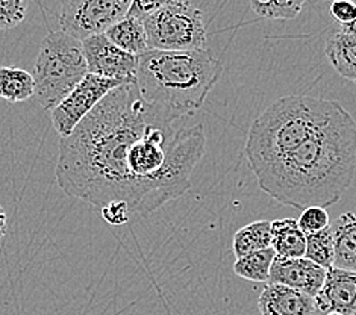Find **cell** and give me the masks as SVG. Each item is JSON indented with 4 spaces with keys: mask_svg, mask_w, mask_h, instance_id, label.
<instances>
[{
    "mask_svg": "<svg viewBox=\"0 0 356 315\" xmlns=\"http://www.w3.org/2000/svg\"><path fill=\"white\" fill-rule=\"evenodd\" d=\"M100 212L106 223L113 225V226H120V225L128 223L131 218V214H132L129 205L124 202L109 203V205L102 208Z\"/></svg>",
    "mask_w": 356,
    "mask_h": 315,
    "instance_id": "obj_24",
    "label": "cell"
},
{
    "mask_svg": "<svg viewBox=\"0 0 356 315\" xmlns=\"http://www.w3.org/2000/svg\"><path fill=\"white\" fill-rule=\"evenodd\" d=\"M276 258L275 250L268 249L238 258L234 264V273L252 282H268L271 264Z\"/></svg>",
    "mask_w": 356,
    "mask_h": 315,
    "instance_id": "obj_19",
    "label": "cell"
},
{
    "mask_svg": "<svg viewBox=\"0 0 356 315\" xmlns=\"http://www.w3.org/2000/svg\"><path fill=\"white\" fill-rule=\"evenodd\" d=\"M29 0H0V31L13 29L24 20Z\"/></svg>",
    "mask_w": 356,
    "mask_h": 315,
    "instance_id": "obj_22",
    "label": "cell"
},
{
    "mask_svg": "<svg viewBox=\"0 0 356 315\" xmlns=\"http://www.w3.org/2000/svg\"><path fill=\"white\" fill-rule=\"evenodd\" d=\"M329 13L341 24H349L356 20V3L352 0H335L330 3Z\"/></svg>",
    "mask_w": 356,
    "mask_h": 315,
    "instance_id": "obj_26",
    "label": "cell"
},
{
    "mask_svg": "<svg viewBox=\"0 0 356 315\" xmlns=\"http://www.w3.org/2000/svg\"><path fill=\"white\" fill-rule=\"evenodd\" d=\"M143 23L150 50L207 49L203 13L186 0H170Z\"/></svg>",
    "mask_w": 356,
    "mask_h": 315,
    "instance_id": "obj_6",
    "label": "cell"
},
{
    "mask_svg": "<svg viewBox=\"0 0 356 315\" xmlns=\"http://www.w3.org/2000/svg\"><path fill=\"white\" fill-rule=\"evenodd\" d=\"M258 309L261 315H314L317 311L314 297L279 284L264 286Z\"/></svg>",
    "mask_w": 356,
    "mask_h": 315,
    "instance_id": "obj_12",
    "label": "cell"
},
{
    "mask_svg": "<svg viewBox=\"0 0 356 315\" xmlns=\"http://www.w3.org/2000/svg\"><path fill=\"white\" fill-rule=\"evenodd\" d=\"M175 122L144 100L135 82L115 88L61 140L59 188L100 209L124 202L141 217L181 197L191 188L207 137L203 124L176 129Z\"/></svg>",
    "mask_w": 356,
    "mask_h": 315,
    "instance_id": "obj_1",
    "label": "cell"
},
{
    "mask_svg": "<svg viewBox=\"0 0 356 315\" xmlns=\"http://www.w3.org/2000/svg\"><path fill=\"white\" fill-rule=\"evenodd\" d=\"M326 58L341 78L356 83V41L335 32L326 42Z\"/></svg>",
    "mask_w": 356,
    "mask_h": 315,
    "instance_id": "obj_16",
    "label": "cell"
},
{
    "mask_svg": "<svg viewBox=\"0 0 356 315\" xmlns=\"http://www.w3.org/2000/svg\"><path fill=\"white\" fill-rule=\"evenodd\" d=\"M124 83L128 82L100 78V76L88 73L61 104L50 111L52 124L59 137H70L78 124L105 99V96Z\"/></svg>",
    "mask_w": 356,
    "mask_h": 315,
    "instance_id": "obj_8",
    "label": "cell"
},
{
    "mask_svg": "<svg viewBox=\"0 0 356 315\" xmlns=\"http://www.w3.org/2000/svg\"><path fill=\"white\" fill-rule=\"evenodd\" d=\"M330 227L335 241L334 267L356 271V211L344 212Z\"/></svg>",
    "mask_w": 356,
    "mask_h": 315,
    "instance_id": "obj_13",
    "label": "cell"
},
{
    "mask_svg": "<svg viewBox=\"0 0 356 315\" xmlns=\"http://www.w3.org/2000/svg\"><path fill=\"white\" fill-rule=\"evenodd\" d=\"M341 109L335 100L309 96H285L273 102L253 122L245 140V156L252 172H259L302 146Z\"/></svg>",
    "mask_w": 356,
    "mask_h": 315,
    "instance_id": "obj_4",
    "label": "cell"
},
{
    "mask_svg": "<svg viewBox=\"0 0 356 315\" xmlns=\"http://www.w3.org/2000/svg\"><path fill=\"white\" fill-rule=\"evenodd\" d=\"M222 72L209 49L149 50L138 56L135 85L144 100L179 120L203 106Z\"/></svg>",
    "mask_w": 356,
    "mask_h": 315,
    "instance_id": "obj_3",
    "label": "cell"
},
{
    "mask_svg": "<svg viewBox=\"0 0 356 315\" xmlns=\"http://www.w3.org/2000/svg\"><path fill=\"white\" fill-rule=\"evenodd\" d=\"M88 73L106 79L135 82L138 56L124 52L108 40L105 33L82 40Z\"/></svg>",
    "mask_w": 356,
    "mask_h": 315,
    "instance_id": "obj_9",
    "label": "cell"
},
{
    "mask_svg": "<svg viewBox=\"0 0 356 315\" xmlns=\"http://www.w3.org/2000/svg\"><path fill=\"white\" fill-rule=\"evenodd\" d=\"M305 0H268L267 3L250 5L262 19L294 20L302 11Z\"/></svg>",
    "mask_w": 356,
    "mask_h": 315,
    "instance_id": "obj_21",
    "label": "cell"
},
{
    "mask_svg": "<svg viewBox=\"0 0 356 315\" xmlns=\"http://www.w3.org/2000/svg\"><path fill=\"white\" fill-rule=\"evenodd\" d=\"M268 0H250V5H255V3H267Z\"/></svg>",
    "mask_w": 356,
    "mask_h": 315,
    "instance_id": "obj_29",
    "label": "cell"
},
{
    "mask_svg": "<svg viewBox=\"0 0 356 315\" xmlns=\"http://www.w3.org/2000/svg\"><path fill=\"white\" fill-rule=\"evenodd\" d=\"M327 270L307 258L277 257L271 264L268 284H279L316 297L325 285Z\"/></svg>",
    "mask_w": 356,
    "mask_h": 315,
    "instance_id": "obj_10",
    "label": "cell"
},
{
    "mask_svg": "<svg viewBox=\"0 0 356 315\" xmlns=\"http://www.w3.org/2000/svg\"><path fill=\"white\" fill-rule=\"evenodd\" d=\"M5 234H6V214L2 205H0V240L5 236Z\"/></svg>",
    "mask_w": 356,
    "mask_h": 315,
    "instance_id": "obj_28",
    "label": "cell"
},
{
    "mask_svg": "<svg viewBox=\"0 0 356 315\" xmlns=\"http://www.w3.org/2000/svg\"><path fill=\"white\" fill-rule=\"evenodd\" d=\"M271 247V221L258 220L235 232L232 250L236 259Z\"/></svg>",
    "mask_w": 356,
    "mask_h": 315,
    "instance_id": "obj_17",
    "label": "cell"
},
{
    "mask_svg": "<svg viewBox=\"0 0 356 315\" xmlns=\"http://www.w3.org/2000/svg\"><path fill=\"white\" fill-rule=\"evenodd\" d=\"M271 249L282 258H303L307 253V234L298 220L277 218L271 221Z\"/></svg>",
    "mask_w": 356,
    "mask_h": 315,
    "instance_id": "obj_14",
    "label": "cell"
},
{
    "mask_svg": "<svg viewBox=\"0 0 356 315\" xmlns=\"http://www.w3.org/2000/svg\"><path fill=\"white\" fill-rule=\"evenodd\" d=\"M170 0H132L129 13L126 17H134L138 20H146L147 17L159 11L161 8L165 6Z\"/></svg>",
    "mask_w": 356,
    "mask_h": 315,
    "instance_id": "obj_25",
    "label": "cell"
},
{
    "mask_svg": "<svg viewBox=\"0 0 356 315\" xmlns=\"http://www.w3.org/2000/svg\"><path fill=\"white\" fill-rule=\"evenodd\" d=\"M356 167V122L341 109L302 146L253 173L259 188L285 207L326 208L349 188Z\"/></svg>",
    "mask_w": 356,
    "mask_h": 315,
    "instance_id": "obj_2",
    "label": "cell"
},
{
    "mask_svg": "<svg viewBox=\"0 0 356 315\" xmlns=\"http://www.w3.org/2000/svg\"><path fill=\"white\" fill-rule=\"evenodd\" d=\"M314 300L317 311L323 314L356 315V271L330 268L323 288Z\"/></svg>",
    "mask_w": 356,
    "mask_h": 315,
    "instance_id": "obj_11",
    "label": "cell"
},
{
    "mask_svg": "<svg viewBox=\"0 0 356 315\" xmlns=\"http://www.w3.org/2000/svg\"><path fill=\"white\" fill-rule=\"evenodd\" d=\"M35 96L32 73L17 67H0V99L10 104L29 100Z\"/></svg>",
    "mask_w": 356,
    "mask_h": 315,
    "instance_id": "obj_18",
    "label": "cell"
},
{
    "mask_svg": "<svg viewBox=\"0 0 356 315\" xmlns=\"http://www.w3.org/2000/svg\"><path fill=\"white\" fill-rule=\"evenodd\" d=\"M298 223L305 234L311 235V234H317L320 231H325L326 227H329L330 217L327 214L326 208L309 207L302 211Z\"/></svg>",
    "mask_w": 356,
    "mask_h": 315,
    "instance_id": "obj_23",
    "label": "cell"
},
{
    "mask_svg": "<svg viewBox=\"0 0 356 315\" xmlns=\"http://www.w3.org/2000/svg\"><path fill=\"white\" fill-rule=\"evenodd\" d=\"M132 0H59L61 31L86 40L105 33L129 13Z\"/></svg>",
    "mask_w": 356,
    "mask_h": 315,
    "instance_id": "obj_7",
    "label": "cell"
},
{
    "mask_svg": "<svg viewBox=\"0 0 356 315\" xmlns=\"http://www.w3.org/2000/svg\"><path fill=\"white\" fill-rule=\"evenodd\" d=\"M321 2H335V0H321Z\"/></svg>",
    "mask_w": 356,
    "mask_h": 315,
    "instance_id": "obj_31",
    "label": "cell"
},
{
    "mask_svg": "<svg viewBox=\"0 0 356 315\" xmlns=\"http://www.w3.org/2000/svg\"><path fill=\"white\" fill-rule=\"evenodd\" d=\"M305 258L327 271L334 268L335 241L332 227L329 226L325 231L307 235V253H305Z\"/></svg>",
    "mask_w": 356,
    "mask_h": 315,
    "instance_id": "obj_20",
    "label": "cell"
},
{
    "mask_svg": "<svg viewBox=\"0 0 356 315\" xmlns=\"http://www.w3.org/2000/svg\"><path fill=\"white\" fill-rule=\"evenodd\" d=\"M340 32H343L344 35H347L349 38L356 41V20H353L349 24H341V29Z\"/></svg>",
    "mask_w": 356,
    "mask_h": 315,
    "instance_id": "obj_27",
    "label": "cell"
},
{
    "mask_svg": "<svg viewBox=\"0 0 356 315\" xmlns=\"http://www.w3.org/2000/svg\"><path fill=\"white\" fill-rule=\"evenodd\" d=\"M105 35L117 47L135 56H140L150 50L144 23L138 19H134V17H124L123 20L117 22L111 28L106 29Z\"/></svg>",
    "mask_w": 356,
    "mask_h": 315,
    "instance_id": "obj_15",
    "label": "cell"
},
{
    "mask_svg": "<svg viewBox=\"0 0 356 315\" xmlns=\"http://www.w3.org/2000/svg\"><path fill=\"white\" fill-rule=\"evenodd\" d=\"M326 315H343V314H337V312H330V314H326Z\"/></svg>",
    "mask_w": 356,
    "mask_h": 315,
    "instance_id": "obj_30",
    "label": "cell"
},
{
    "mask_svg": "<svg viewBox=\"0 0 356 315\" xmlns=\"http://www.w3.org/2000/svg\"><path fill=\"white\" fill-rule=\"evenodd\" d=\"M88 74L82 40L64 31H50L40 46L33 64L35 97L38 104L52 111L78 87Z\"/></svg>",
    "mask_w": 356,
    "mask_h": 315,
    "instance_id": "obj_5",
    "label": "cell"
}]
</instances>
